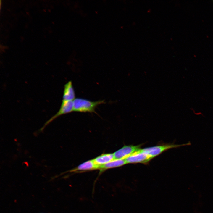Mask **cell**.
I'll use <instances>...</instances> for the list:
<instances>
[{
  "mask_svg": "<svg viewBox=\"0 0 213 213\" xmlns=\"http://www.w3.org/2000/svg\"><path fill=\"white\" fill-rule=\"evenodd\" d=\"M104 100L93 101L81 98H77L73 101V111L81 112H95L99 105L105 103Z\"/></svg>",
  "mask_w": 213,
  "mask_h": 213,
  "instance_id": "1",
  "label": "cell"
},
{
  "mask_svg": "<svg viewBox=\"0 0 213 213\" xmlns=\"http://www.w3.org/2000/svg\"><path fill=\"white\" fill-rule=\"evenodd\" d=\"M141 145H125L114 153V159H124L141 149Z\"/></svg>",
  "mask_w": 213,
  "mask_h": 213,
  "instance_id": "5",
  "label": "cell"
},
{
  "mask_svg": "<svg viewBox=\"0 0 213 213\" xmlns=\"http://www.w3.org/2000/svg\"><path fill=\"white\" fill-rule=\"evenodd\" d=\"M72 112H73V101H62L59 111L55 115L46 121L43 126L39 130V131H42L47 125L59 116Z\"/></svg>",
  "mask_w": 213,
  "mask_h": 213,
  "instance_id": "4",
  "label": "cell"
},
{
  "mask_svg": "<svg viewBox=\"0 0 213 213\" xmlns=\"http://www.w3.org/2000/svg\"><path fill=\"white\" fill-rule=\"evenodd\" d=\"M127 163L124 159H114L108 163L100 166V173L109 169L116 168L123 166Z\"/></svg>",
  "mask_w": 213,
  "mask_h": 213,
  "instance_id": "8",
  "label": "cell"
},
{
  "mask_svg": "<svg viewBox=\"0 0 213 213\" xmlns=\"http://www.w3.org/2000/svg\"><path fill=\"white\" fill-rule=\"evenodd\" d=\"M100 166L96 164L93 159L85 162L78 165L75 168L70 170L71 172H80L86 171L99 170Z\"/></svg>",
  "mask_w": 213,
  "mask_h": 213,
  "instance_id": "6",
  "label": "cell"
},
{
  "mask_svg": "<svg viewBox=\"0 0 213 213\" xmlns=\"http://www.w3.org/2000/svg\"><path fill=\"white\" fill-rule=\"evenodd\" d=\"M153 158L144 152L141 149L124 159L127 164L145 163L149 162Z\"/></svg>",
  "mask_w": 213,
  "mask_h": 213,
  "instance_id": "3",
  "label": "cell"
},
{
  "mask_svg": "<svg viewBox=\"0 0 213 213\" xmlns=\"http://www.w3.org/2000/svg\"><path fill=\"white\" fill-rule=\"evenodd\" d=\"M191 145L190 142H188V143L180 145L172 144L159 145L145 148L142 149V150L153 158L169 149Z\"/></svg>",
  "mask_w": 213,
  "mask_h": 213,
  "instance_id": "2",
  "label": "cell"
},
{
  "mask_svg": "<svg viewBox=\"0 0 213 213\" xmlns=\"http://www.w3.org/2000/svg\"><path fill=\"white\" fill-rule=\"evenodd\" d=\"M114 159L113 154L106 153L101 154L93 159L95 163L100 166L106 164Z\"/></svg>",
  "mask_w": 213,
  "mask_h": 213,
  "instance_id": "9",
  "label": "cell"
},
{
  "mask_svg": "<svg viewBox=\"0 0 213 213\" xmlns=\"http://www.w3.org/2000/svg\"><path fill=\"white\" fill-rule=\"evenodd\" d=\"M75 91L71 81H68L64 86L62 101H73L75 99Z\"/></svg>",
  "mask_w": 213,
  "mask_h": 213,
  "instance_id": "7",
  "label": "cell"
}]
</instances>
